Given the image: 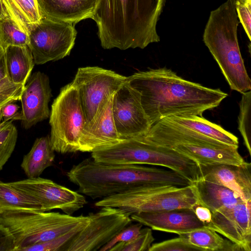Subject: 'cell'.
Segmentation results:
<instances>
[{
	"label": "cell",
	"mask_w": 251,
	"mask_h": 251,
	"mask_svg": "<svg viewBox=\"0 0 251 251\" xmlns=\"http://www.w3.org/2000/svg\"><path fill=\"white\" fill-rule=\"evenodd\" d=\"M126 80L139 92L151 126L172 116L202 117L205 111L218 107L228 96L220 89L184 79L166 67L138 72Z\"/></svg>",
	"instance_id": "obj_1"
},
{
	"label": "cell",
	"mask_w": 251,
	"mask_h": 251,
	"mask_svg": "<svg viewBox=\"0 0 251 251\" xmlns=\"http://www.w3.org/2000/svg\"><path fill=\"white\" fill-rule=\"evenodd\" d=\"M165 0H99L92 19L104 49H144L158 42L156 25Z\"/></svg>",
	"instance_id": "obj_2"
},
{
	"label": "cell",
	"mask_w": 251,
	"mask_h": 251,
	"mask_svg": "<svg viewBox=\"0 0 251 251\" xmlns=\"http://www.w3.org/2000/svg\"><path fill=\"white\" fill-rule=\"evenodd\" d=\"M78 191L95 200L148 184L185 186L190 181L174 171L138 164H107L92 157L74 165L66 174Z\"/></svg>",
	"instance_id": "obj_3"
},
{
	"label": "cell",
	"mask_w": 251,
	"mask_h": 251,
	"mask_svg": "<svg viewBox=\"0 0 251 251\" xmlns=\"http://www.w3.org/2000/svg\"><path fill=\"white\" fill-rule=\"evenodd\" d=\"M238 18L235 0H227L210 12L203 40L230 88L242 94L251 90V80L238 44Z\"/></svg>",
	"instance_id": "obj_4"
},
{
	"label": "cell",
	"mask_w": 251,
	"mask_h": 251,
	"mask_svg": "<svg viewBox=\"0 0 251 251\" xmlns=\"http://www.w3.org/2000/svg\"><path fill=\"white\" fill-rule=\"evenodd\" d=\"M143 136L155 144L185 156L199 165H244L248 163L238 152V147L203 135L167 118L151 126Z\"/></svg>",
	"instance_id": "obj_5"
},
{
	"label": "cell",
	"mask_w": 251,
	"mask_h": 251,
	"mask_svg": "<svg viewBox=\"0 0 251 251\" xmlns=\"http://www.w3.org/2000/svg\"><path fill=\"white\" fill-rule=\"evenodd\" d=\"M95 161L107 164L159 166L175 171L191 183L201 178L194 161L139 136L123 139L113 146L91 152Z\"/></svg>",
	"instance_id": "obj_6"
},
{
	"label": "cell",
	"mask_w": 251,
	"mask_h": 251,
	"mask_svg": "<svg viewBox=\"0 0 251 251\" xmlns=\"http://www.w3.org/2000/svg\"><path fill=\"white\" fill-rule=\"evenodd\" d=\"M90 221L88 216L19 209L0 212V224L14 238L15 251L52 240Z\"/></svg>",
	"instance_id": "obj_7"
},
{
	"label": "cell",
	"mask_w": 251,
	"mask_h": 251,
	"mask_svg": "<svg viewBox=\"0 0 251 251\" xmlns=\"http://www.w3.org/2000/svg\"><path fill=\"white\" fill-rule=\"evenodd\" d=\"M198 203L191 184H148L101 199L95 205L118 208L130 216L142 212L192 209Z\"/></svg>",
	"instance_id": "obj_8"
},
{
	"label": "cell",
	"mask_w": 251,
	"mask_h": 251,
	"mask_svg": "<svg viewBox=\"0 0 251 251\" xmlns=\"http://www.w3.org/2000/svg\"><path fill=\"white\" fill-rule=\"evenodd\" d=\"M51 146L65 154L79 151L80 137L86 124L76 88L71 82L54 100L49 116Z\"/></svg>",
	"instance_id": "obj_9"
},
{
	"label": "cell",
	"mask_w": 251,
	"mask_h": 251,
	"mask_svg": "<svg viewBox=\"0 0 251 251\" xmlns=\"http://www.w3.org/2000/svg\"><path fill=\"white\" fill-rule=\"evenodd\" d=\"M126 77L98 66L78 69L72 82L77 90L86 124L92 121L113 98Z\"/></svg>",
	"instance_id": "obj_10"
},
{
	"label": "cell",
	"mask_w": 251,
	"mask_h": 251,
	"mask_svg": "<svg viewBox=\"0 0 251 251\" xmlns=\"http://www.w3.org/2000/svg\"><path fill=\"white\" fill-rule=\"evenodd\" d=\"M74 25L42 17L29 34L28 46L35 64L42 65L69 55L77 34Z\"/></svg>",
	"instance_id": "obj_11"
},
{
	"label": "cell",
	"mask_w": 251,
	"mask_h": 251,
	"mask_svg": "<svg viewBox=\"0 0 251 251\" xmlns=\"http://www.w3.org/2000/svg\"><path fill=\"white\" fill-rule=\"evenodd\" d=\"M100 208L98 212L88 214L89 223L72 239L66 251H99L132 221L118 208Z\"/></svg>",
	"instance_id": "obj_12"
},
{
	"label": "cell",
	"mask_w": 251,
	"mask_h": 251,
	"mask_svg": "<svg viewBox=\"0 0 251 251\" xmlns=\"http://www.w3.org/2000/svg\"><path fill=\"white\" fill-rule=\"evenodd\" d=\"M8 183L39 203L43 212L60 209L65 214L72 215L87 203L81 193L39 176Z\"/></svg>",
	"instance_id": "obj_13"
},
{
	"label": "cell",
	"mask_w": 251,
	"mask_h": 251,
	"mask_svg": "<svg viewBox=\"0 0 251 251\" xmlns=\"http://www.w3.org/2000/svg\"><path fill=\"white\" fill-rule=\"evenodd\" d=\"M112 112L116 129L122 139L144 136L151 127L139 92L126 80L113 96Z\"/></svg>",
	"instance_id": "obj_14"
},
{
	"label": "cell",
	"mask_w": 251,
	"mask_h": 251,
	"mask_svg": "<svg viewBox=\"0 0 251 251\" xmlns=\"http://www.w3.org/2000/svg\"><path fill=\"white\" fill-rule=\"evenodd\" d=\"M204 226L237 245L241 251H251V200L211 213Z\"/></svg>",
	"instance_id": "obj_15"
},
{
	"label": "cell",
	"mask_w": 251,
	"mask_h": 251,
	"mask_svg": "<svg viewBox=\"0 0 251 251\" xmlns=\"http://www.w3.org/2000/svg\"><path fill=\"white\" fill-rule=\"evenodd\" d=\"M51 97L49 76L40 71L33 73L24 86L20 100L22 110L14 120H21L23 127L28 129L49 118V103Z\"/></svg>",
	"instance_id": "obj_16"
},
{
	"label": "cell",
	"mask_w": 251,
	"mask_h": 251,
	"mask_svg": "<svg viewBox=\"0 0 251 251\" xmlns=\"http://www.w3.org/2000/svg\"><path fill=\"white\" fill-rule=\"evenodd\" d=\"M132 221L151 229L178 235L204 226L192 209H182L136 213L130 215Z\"/></svg>",
	"instance_id": "obj_17"
},
{
	"label": "cell",
	"mask_w": 251,
	"mask_h": 251,
	"mask_svg": "<svg viewBox=\"0 0 251 251\" xmlns=\"http://www.w3.org/2000/svg\"><path fill=\"white\" fill-rule=\"evenodd\" d=\"M113 98L92 121L85 125L79 139V151L92 152L116 145L123 140L118 134L113 118Z\"/></svg>",
	"instance_id": "obj_18"
},
{
	"label": "cell",
	"mask_w": 251,
	"mask_h": 251,
	"mask_svg": "<svg viewBox=\"0 0 251 251\" xmlns=\"http://www.w3.org/2000/svg\"><path fill=\"white\" fill-rule=\"evenodd\" d=\"M201 178L226 187L244 201L251 200V164L199 165Z\"/></svg>",
	"instance_id": "obj_19"
},
{
	"label": "cell",
	"mask_w": 251,
	"mask_h": 251,
	"mask_svg": "<svg viewBox=\"0 0 251 251\" xmlns=\"http://www.w3.org/2000/svg\"><path fill=\"white\" fill-rule=\"evenodd\" d=\"M42 17L75 25L93 18L99 0H37Z\"/></svg>",
	"instance_id": "obj_20"
},
{
	"label": "cell",
	"mask_w": 251,
	"mask_h": 251,
	"mask_svg": "<svg viewBox=\"0 0 251 251\" xmlns=\"http://www.w3.org/2000/svg\"><path fill=\"white\" fill-rule=\"evenodd\" d=\"M198 203L211 213L244 201L236 193L223 185L202 178L191 183Z\"/></svg>",
	"instance_id": "obj_21"
},
{
	"label": "cell",
	"mask_w": 251,
	"mask_h": 251,
	"mask_svg": "<svg viewBox=\"0 0 251 251\" xmlns=\"http://www.w3.org/2000/svg\"><path fill=\"white\" fill-rule=\"evenodd\" d=\"M6 77L12 82L25 84L35 62L28 46H9L4 50Z\"/></svg>",
	"instance_id": "obj_22"
},
{
	"label": "cell",
	"mask_w": 251,
	"mask_h": 251,
	"mask_svg": "<svg viewBox=\"0 0 251 251\" xmlns=\"http://www.w3.org/2000/svg\"><path fill=\"white\" fill-rule=\"evenodd\" d=\"M55 158L50 135L37 138L30 151L23 159L21 166L28 178L39 177L52 165Z\"/></svg>",
	"instance_id": "obj_23"
},
{
	"label": "cell",
	"mask_w": 251,
	"mask_h": 251,
	"mask_svg": "<svg viewBox=\"0 0 251 251\" xmlns=\"http://www.w3.org/2000/svg\"><path fill=\"white\" fill-rule=\"evenodd\" d=\"M165 118L206 136L238 147V139L236 136L220 126L212 123L202 117L189 115Z\"/></svg>",
	"instance_id": "obj_24"
},
{
	"label": "cell",
	"mask_w": 251,
	"mask_h": 251,
	"mask_svg": "<svg viewBox=\"0 0 251 251\" xmlns=\"http://www.w3.org/2000/svg\"><path fill=\"white\" fill-rule=\"evenodd\" d=\"M8 17L28 35L42 16L37 0H1Z\"/></svg>",
	"instance_id": "obj_25"
},
{
	"label": "cell",
	"mask_w": 251,
	"mask_h": 251,
	"mask_svg": "<svg viewBox=\"0 0 251 251\" xmlns=\"http://www.w3.org/2000/svg\"><path fill=\"white\" fill-rule=\"evenodd\" d=\"M178 235L204 251H241L237 245L225 239L218 233L205 226Z\"/></svg>",
	"instance_id": "obj_26"
},
{
	"label": "cell",
	"mask_w": 251,
	"mask_h": 251,
	"mask_svg": "<svg viewBox=\"0 0 251 251\" xmlns=\"http://www.w3.org/2000/svg\"><path fill=\"white\" fill-rule=\"evenodd\" d=\"M19 209L41 211L39 203L16 190L8 183L0 181V212Z\"/></svg>",
	"instance_id": "obj_27"
},
{
	"label": "cell",
	"mask_w": 251,
	"mask_h": 251,
	"mask_svg": "<svg viewBox=\"0 0 251 251\" xmlns=\"http://www.w3.org/2000/svg\"><path fill=\"white\" fill-rule=\"evenodd\" d=\"M29 35L10 18L0 19V46L4 50L9 46H26Z\"/></svg>",
	"instance_id": "obj_28"
},
{
	"label": "cell",
	"mask_w": 251,
	"mask_h": 251,
	"mask_svg": "<svg viewBox=\"0 0 251 251\" xmlns=\"http://www.w3.org/2000/svg\"><path fill=\"white\" fill-rule=\"evenodd\" d=\"M9 120L0 129V171L12 155L16 147L18 131Z\"/></svg>",
	"instance_id": "obj_29"
},
{
	"label": "cell",
	"mask_w": 251,
	"mask_h": 251,
	"mask_svg": "<svg viewBox=\"0 0 251 251\" xmlns=\"http://www.w3.org/2000/svg\"><path fill=\"white\" fill-rule=\"evenodd\" d=\"M239 107L238 130L243 138L244 144L251 154V90L242 93Z\"/></svg>",
	"instance_id": "obj_30"
},
{
	"label": "cell",
	"mask_w": 251,
	"mask_h": 251,
	"mask_svg": "<svg viewBox=\"0 0 251 251\" xmlns=\"http://www.w3.org/2000/svg\"><path fill=\"white\" fill-rule=\"evenodd\" d=\"M154 240L151 229L144 228L134 239L127 242L117 243L109 251H148Z\"/></svg>",
	"instance_id": "obj_31"
},
{
	"label": "cell",
	"mask_w": 251,
	"mask_h": 251,
	"mask_svg": "<svg viewBox=\"0 0 251 251\" xmlns=\"http://www.w3.org/2000/svg\"><path fill=\"white\" fill-rule=\"evenodd\" d=\"M86 226H78L52 240L27 247L23 251H66L72 239Z\"/></svg>",
	"instance_id": "obj_32"
},
{
	"label": "cell",
	"mask_w": 251,
	"mask_h": 251,
	"mask_svg": "<svg viewBox=\"0 0 251 251\" xmlns=\"http://www.w3.org/2000/svg\"><path fill=\"white\" fill-rule=\"evenodd\" d=\"M24 85L11 82L7 77L0 80V109L20 100Z\"/></svg>",
	"instance_id": "obj_33"
},
{
	"label": "cell",
	"mask_w": 251,
	"mask_h": 251,
	"mask_svg": "<svg viewBox=\"0 0 251 251\" xmlns=\"http://www.w3.org/2000/svg\"><path fill=\"white\" fill-rule=\"evenodd\" d=\"M203 251L201 249L190 244L183 237L163 241L152 244L148 251Z\"/></svg>",
	"instance_id": "obj_34"
},
{
	"label": "cell",
	"mask_w": 251,
	"mask_h": 251,
	"mask_svg": "<svg viewBox=\"0 0 251 251\" xmlns=\"http://www.w3.org/2000/svg\"><path fill=\"white\" fill-rule=\"evenodd\" d=\"M143 225L131 223L121 230L113 239L103 246L99 251H109L116 243L127 242L135 238L140 233Z\"/></svg>",
	"instance_id": "obj_35"
},
{
	"label": "cell",
	"mask_w": 251,
	"mask_h": 251,
	"mask_svg": "<svg viewBox=\"0 0 251 251\" xmlns=\"http://www.w3.org/2000/svg\"><path fill=\"white\" fill-rule=\"evenodd\" d=\"M238 18L248 38L251 40V2L240 3L236 2Z\"/></svg>",
	"instance_id": "obj_36"
},
{
	"label": "cell",
	"mask_w": 251,
	"mask_h": 251,
	"mask_svg": "<svg viewBox=\"0 0 251 251\" xmlns=\"http://www.w3.org/2000/svg\"><path fill=\"white\" fill-rule=\"evenodd\" d=\"M14 238L9 230L0 224V251H15Z\"/></svg>",
	"instance_id": "obj_37"
},
{
	"label": "cell",
	"mask_w": 251,
	"mask_h": 251,
	"mask_svg": "<svg viewBox=\"0 0 251 251\" xmlns=\"http://www.w3.org/2000/svg\"><path fill=\"white\" fill-rule=\"evenodd\" d=\"M196 216L204 225L209 223L211 220V212L206 207L198 203L192 208Z\"/></svg>",
	"instance_id": "obj_38"
},
{
	"label": "cell",
	"mask_w": 251,
	"mask_h": 251,
	"mask_svg": "<svg viewBox=\"0 0 251 251\" xmlns=\"http://www.w3.org/2000/svg\"><path fill=\"white\" fill-rule=\"evenodd\" d=\"M19 106L13 103H9L1 109V114L3 121L14 120L18 113Z\"/></svg>",
	"instance_id": "obj_39"
},
{
	"label": "cell",
	"mask_w": 251,
	"mask_h": 251,
	"mask_svg": "<svg viewBox=\"0 0 251 251\" xmlns=\"http://www.w3.org/2000/svg\"><path fill=\"white\" fill-rule=\"evenodd\" d=\"M4 54V53H3ZM6 77V71L4 58L3 56L0 59V80Z\"/></svg>",
	"instance_id": "obj_40"
},
{
	"label": "cell",
	"mask_w": 251,
	"mask_h": 251,
	"mask_svg": "<svg viewBox=\"0 0 251 251\" xmlns=\"http://www.w3.org/2000/svg\"><path fill=\"white\" fill-rule=\"evenodd\" d=\"M9 18L4 8L1 0H0V19Z\"/></svg>",
	"instance_id": "obj_41"
},
{
	"label": "cell",
	"mask_w": 251,
	"mask_h": 251,
	"mask_svg": "<svg viewBox=\"0 0 251 251\" xmlns=\"http://www.w3.org/2000/svg\"><path fill=\"white\" fill-rule=\"evenodd\" d=\"M236 2L240 3H246L249 2H251V0H235Z\"/></svg>",
	"instance_id": "obj_42"
},
{
	"label": "cell",
	"mask_w": 251,
	"mask_h": 251,
	"mask_svg": "<svg viewBox=\"0 0 251 251\" xmlns=\"http://www.w3.org/2000/svg\"><path fill=\"white\" fill-rule=\"evenodd\" d=\"M3 53H4V50L2 49V48L0 46V59L3 56Z\"/></svg>",
	"instance_id": "obj_43"
},
{
	"label": "cell",
	"mask_w": 251,
	"mask_h": 251,
	"mask_svg": "<svg viewBox=\"0 0 251 251\" xmlns=\"http://www.w3.org/2000/svg\"><path fill=\"white\" fill-rule=\"evenodd\" d=\"M8 121H2L0 125V129L2 128L7 123Z\"/></svg>",
	"instance_id": "obj_44"
},
{
	"label": "cell",
	"mask_w": 251,
	"mask_h": 251,
	"mask_svg": "<svg viewBox=\"0 0 251 251\" xmlns=\"http://www.w3.org/2000/svg\"><path fill=\"white\" fill-rule=\"evenodd\" d=\"M2 116H1V109H0V125L1 124V123H2L1 122V120H2Z\"/></svg>",
	"instance_id": "obj_45"
}]
</instances>
